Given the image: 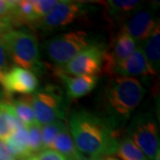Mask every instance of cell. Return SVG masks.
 I'll use <instances>...</instances> for the list:
<instances>
[{"label": "cell", "instance_id": "cell-1", "mask_svg": "<svg viewBox=\"0 0 160 160\" xmlns=\"http://www.w3.org/2000/svg\"><path fill=\"white\" fill-rule=\"evenodd\" d=\"M69 124L71 137L81 154L96 158L116 154L119 132L103 116L86 109L73 110Z\"/></svg>", "mask_w": 160, "mask_h": 160}, {"label": "cell", "instance_id": "cell-2", "mask_svg": "<svg viewBox=\"0 0 160 160\" xmlns=\"http://www.w3.org/2000/svg\"><path fill=\"white\" fill-rule=\"evenodd\" d=\"M145 93V88L137 78L111 77L101 94V106L103 109L102 116L116 128L125 125L140 105Z\"/></svg>", "mask_w": 160, "mask_h": 160}, {"label": "cell", "instance_id": "cell-3", "mask_svg": "<svg viewBox=\"0 0 160 160\" xmlns=\"http://www.w3.org/2000/svg\"><path fill=\"white\" fill-rule=\"evenodd\" d=\"M2 39L9 58L19 67L38 75L45 71L39 44L32 32L27 29H12Z\"/></svg>", "mask_w": 160, "mask_h": 160}, {"label": "cell", "instance_id": "cell-4", "mask_svg": "<svg viewBox=\"0 0 160 160\" xmlns=\"http://www.w3.org/2000/svg\"><path fill=\"white\" fill-rule=\"evenodd\" d=\"M30 99L35 119L39 126L65 118L67 103L57 86L49 85L38 89Z\"/></svg>", "mask_w": 160, "mask_h": 160}, {"label": "cell", "instance_id": "cell-5", "mask_svg": "<svg viewBox=\"0 0 160 160\" xmlns=\"http://www.w3.org/2000/svg\"><path fill=\"white\" fill-rule=\"evenodd\" d=\"M128 137L138 146L149 160L159 154V132L156 118L149 112H139L127 127Z\"/></svg>", "mask_w": 160, "mask_h": 160}, {"label": "cell", "instance_id": "cell-6", "mask_svg": "<svg viewBox=\"0 0 160 160\" xmlns=\"http://www.w3.org/2000/svg\"><path fill=\"white\" fill-rule=\"evenodd\" d=\"M93 42L86 31L77 30L59 34L46 43V54L58 66H63Z\"/></svg>", "mask_w": 160, "mask_h": 160}, {"label": "cell", "instance_id": "cell-7", "mask_svg": "<svg viewBox=\"0 0 160 160\" xmlns=\"http://www.w3.org/2000/svg\"><path fill=\"white\" fill-rule=\"evenodd\" d=\"M104 49V46L93 42L78 53L61 69L68 75L97 77L102 69Z\"/></svg>", "mask_w": 160, "mask_h": 160}, {"label": "cell", "instance_id": "cell-8", "mask_svg": "<svg viewBox=\"0 0 160 160\" xmlns=\"http://www.w3.org/2000/svg\"><path fill=\"white\" fill-rule=\"evenodd\" d=\"M136 47V42L121 30L111 39L109 47L104 49L102 71L111 77L115 67L129 57Z\"/></svg>", "mask_w": 160, "mask_h": 160}, {"label": "cell", "instance_id": "cell-9", "mask_svg": "<svg viewBox=\"0 0 160 160\" xmlns=\"http://www.w3.org/2000/svg\"><path fill=\"white\" fill-rule=\"evenodd\" d=\"M84 11V5L73 1H57L51 12L43 17L38 26L46 29H58L68 26L79 17Z\"/></svg>", "mask_w": 160, "mask_h": 160}, {"label": "cell", "instance_id": "cell-10", "mask_svg": "<svg viewBox=\"0 0 160 160\" xmlns=\"http://www.w3.org/2000/svg\"><path fill=\"white\" fill-rule=\"evenodd\" d=\"M1 86L7 97H11L14 93L31 94L38 89L39 82L34 73L28 69L13 66L9 68Z\"/></svg>", "mask_w": 160, "mask_h": 160}, {"label": "cell", "instance_id": "cell-11", "mask_svg": "<svg viewBox=\"0 0 160 160\" xmlns=\"http://www.w3.org/2000/svg\"><path fill=\"white\" fill-rule=\"evenodd\" d=\"M158 22L151 10L139 9L128 17L121 30L129 35L138 46H142Z\"/></svg>", "mask_w": 160, "mask_h": 160}, {"label": "cell", "instance_id": "cell-12", "mask_svg": "<svg viewBox=\"0 0 160 160\" xmlns=\"http://www.w3.org/2000/svg\"><path fill=\"white\" fill-rule=\"evenodd\" d=\"M154 76L144 56L142 46H138L131 55L118 63L112 71V76L122 77H148Z\"/></svg>", "mask_w": 160, "mask_h": 160}, {"label": "cell", "instance_id": "cell-13", "mask_svg": "<svg viewBox=\"0 0 160 160\" xmlns=\"http://www.w3.org/2000/svg\"><path fill=\"white\" fill-rule=\"evenodd\" d=\"M56 74L65 86L66 94L69 99L77 100L86 96L97 86L98 78L93 76H69L57 69Z\"/></svg>", "mask_w": 160, "mask_h": 160}, {"label": "cell", "instance_id": "cell-14", "mask_svg": "<svg viewBox=\"0 0 160 160\" xmlns=\"http://www.w3.org/2000/svg\"><path fill=\"white\" fill-rule=\"evenodd\" d=\"M142 51L144 56L153 75H157L160 69V25L159 22L153 29L151 35L143 43Z\"/></svg>", "mask_w": 160, "mask_h": 160}, {"label": "cell", "instance_id": "cell-15", "mask_svg": "<svg viewBox=\"0 0 160 160\" xmlns=\"http://www.w3.org/2000/svg\"><path fill=\"white\" fill-rule=\"evenodd\" d=\"M9 19L12 26L21 24L35 26L39 22V19L35 13L31 1L27 0L15 1V5Z\"/></svg>", "mask_w": 160, "mask_h": 160}, {"label": "cell", "instance_id": "cell-16", "mask_svg": "<svg viewBox=\"0 0 160 160\" xmlns=\"http://www.w3.org/2000/svg\"><path fill=\"white\" fill-rule=\"evenodd\" d=\"M50 149L62 155L67 160H77L82 155L77 149L67 127L56 136Z\"/></svg>", "mask_w": 160, "mask_h": 160}, {"label": "cell", "instance_id": "cell-17", "mask_svg": "<svg viewBox=\"0 0 160 160\" xmlns=\"http://www.w3.org/2000/svg\"><path fill=\"white\" fill-rule=\"evenodd\" d=\"M19 118L7 101L0 102V141L6 142L13 134Z\"/></svg>", "mask_w": 160, "mask_h": 160}, {"label": "cell", "instance_id": "cell-18", "mask_svg": "<svg viewBox=\"0 0 160 160\" xmlns=\"http://www.w3.org/2000/svg\"><path fill=\"white\" fill-rule=\"evenodd\" d=\"M7 102L10 103L14 111V114L25 126H29L37 123L31 105L30 96L25 95L17 99H11Z\"/></svg>", "mask_w": 160, "mask_h": 160}, {"label": "cell", "instance_id": "cell-19", "mask_svg": "<svg viewBox=\"0 0 160 160\" xmlns=\"http://www.w3.org/2000/svg\"><path fill=\"white\" fill-rule=\"evenodd\" d=\"M107 7L111 16L114 18H128L133 12L141 9L142 4L135 0H115L108 1Z\"/></svg>", "mask_w": 160, "mask_h": 160}, {"label": "cell", "instance_id": "cell-20", "mask_svg": "<svg viewBox=\"0 0 160 160\" xmlns=\"http://www.w3.org/2000/svg\"><path fill=\"white\" fill-rule=\"evenodd\" d=\"M116 154L122 160H149L128 136L119 139Z\"/></svg>", "mask_w": 160, "mask_h": 160}, {"label": "cell", "instance_id": "cell-21", "mask_svg": "<svg viewBox=\"0 0 160 160\" xmlns=\"http://www.w3.org/2000/svg\"><path fill=\"white\" fill-rule=\"evenodd\" d=\"M67 126L63 121H55L51 124L43 126L41 129V141L44 149H50L54 139Z\"/></svg>", "mask_w": 160, "mask_h": 160}, {"label": "cell", "instance_id": "cell-22", "mask_svg": "<svg viewBox=\"0 0 160 160\" xmlns=\"http://www.w3.org/2000/svg\"><path fill=\"white\" fill-rule=\"evenodd\" d=\"M28 132V146L32 154H37L43 149L41 141V128L36 123L33 125L26 126Z\"/></svg>", "mask_w": 160, "mask_h": 160}, {"label": "cell", "instance_id": "cell-23", "mask_svg": "<svg viewBox=\"0 0 160 160\" xmlns=\"http://www.w3.org/2000/svg\"><path fill=\"white\" fill-rule=\"evenodd\" d=\"M34 8L35 13L39 19V21L46 14H48L53 6L57 4L56 0H34L31 1Z\"/></svg>", "mask_w": 160, "mask_h": 160}, {"label": "cell", "instance_id": "cell-24", "mask_svg": "<svg viewBox=\"0 0 160 160\" xmlns=\"http://www.w3.org/2000/svg\"><path fill=\"white\" fill-rule=\"evenodd\" d=\"M28 160H67L62 155L52 149H43L30 157Z\"/></svg>", "mask_w": 160, "mask_h": 160}, {"label": "cell", "instance_id": "cell-25", "mask_svg": "<svg viewBox=\"0 0 160 160\" xmlns=\"http://www.w3.org/2000/svg\"><path fill=\"white\" fill-rule=\"evenodd\" d=\"M8 59H9V55L7 53L5 43L1 38L0 39V84L4 78V76L9 69Z\"/></svg>", "mask_w": 160, "mask_h": 160}, {"label": "cell", "instance_id": "cell-26", "mask_svg": "<svg viewBox=\"0 0 160 160\" xmlns=\"http://www.w3.org/2000/svg\"><path fill=\"white\" fill-rule=\"evenodd\" d=\"M15 1L0 0V18H9L11 16Z\"/></svg>", "mask_w": 160, "mask_h": 160}, {"label": "cell", "instance_id": "cell-27", "mask_svg": "<svg viewBox=\"0 0 160 160\" xmlns=\"http://www.w3.org/2000/svg\"><path fill=\"white\" fill-rule=\"evenodd\" d=\"M12 29V24L9 18H0V39Z\"/></svg>", "mask_w": 160, "mask_h": 160}, {"label": "cell", "instance_id": "cell-28", "mask_svg": "<svg viewBox=\"0 0 160 160\" xmlns=\"http://www.w3.org/2000/svg\"><path fill=\"white\" fill-rule=\"evenodd\" d=\"M14 159L10 152L8 151V149L6 148V143L4 142L0 141V160H10Z\"/></svg>", "mask_w": 160, "mask_h": 160}, {"label": "cell", "instance_id": "cell-29", "mask_svg": "<svg viewBox=\"0 0 160 160\" xmlns=\"http://www.w3.org/2000/svg\"><path fill=\"white\" fill-rule=\"evenodd\" d=\"M77 160H100V158H92V157H86V156H84V155L82 154Z\"/></svg>", "mask_w": 160, "mask_h": 160}, {"label": "cell", "instance_id": "cell-30", "mask_svg": "<svg viewBox=\"0 0 160 160\" xmlns=\"http://www.w3.org/2000/svg\"><path fill=\"white\" fill-rule=\"evenodd\" d=\"M100 160H118V158H116L114 157H111V156H107V157H103L101 158Z\"/></svg>", "mask_w": 160, "mask_h": 160}, {"label": "cell", "instance_id": "cell-31", "mask_svg": "<svg viewBox=\"0 0 160 160\" xmlns=\"http://www.w3.org/2000/svg\"><path fill=\"white\" fill-rule=\"evenodd\" d=\"M155 160H160V153L157 157H156V158H155Z\"/></svg>", "mask_w": 160, "mask_h": 160}, {"label": "cell", "instance_id": "cell-32", "mask_svg": "<svg viewBox=\"0 0 160 160\" xmlns=\"http://www.w3.org/2000/svg\"><path fill=\"white\" fill-rule=\"evenodd\" d=\"M10 160H15V159H10Z\"/></svg>", "mask_w": 160, "mask_h": 160}]
</instances>
